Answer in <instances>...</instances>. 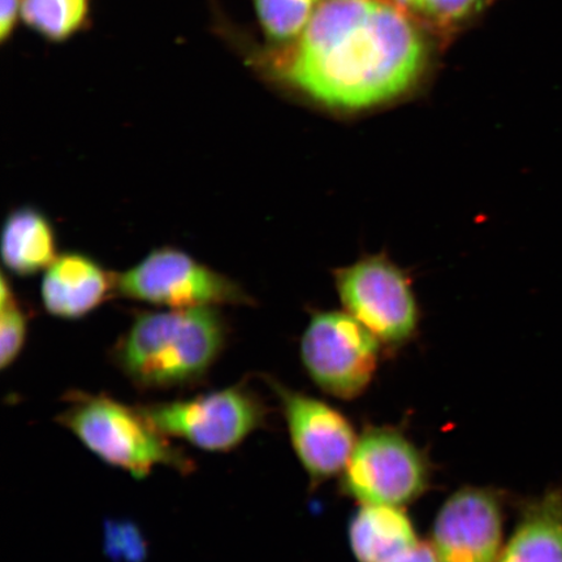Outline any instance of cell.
Wrapping results in <instances>:
<instances>
[{"instance_id": "cell-1", "label": "cell", "mask_w": 562, "mask_h": 562, "mask_svg": "<svg viewBox=\"0 0 562 562\" xmlns=\"http://www.w3.org/2000/svg\"><path fill=\"white\" fill-rule=\"evenodd\" d=\"M426 61L424 37L396 7L322 0L276 72L323 109L360 114L409 93Z\"/></svg>"}, {"instance_id": "cell-2", "label": "cell", "mask_w": 562, "mask_h": 562, "mask_svg": "<svg viewBox=\"0 0 562 562\" xmlns=\"http://www.w3.org/2000/svg\"><path fill=\"white\" fill-rule=\"evenodd\" d=\"M228 327L215 306L143 313L112 357L116 368L143 391L186 389L205 381L226 348Z\"/></svg>"}, {"instance_id": "cell-3", "label": "cell", "mask_w": 562, "mask_h": 562, "mask_svg": "<svg viewBox=\"0 0 562 562\" xmlns=\"http://www.w3.org/2000/svg\"><path fill=\"white\" fill-rule=\"evenodd\" d=\"M56 422L108 465L137 480L159 467L191 474L194 462L168 441L140 412L114 397L82 391L69 392Z\"/></svg>"}, {"instance_id": "cell-4", "label": "cell", "mask_w": 562, "mask_h": 562, "mask_svg": "<svg viewBox=\"0 0 562 562\" xmlns=\"http://www.w3.org/2000/svg\"><path fill=\"white\" fill-rule=\"evenodd\" d=\"M344 311L362 323L383 347L396 349L416 337L420 308L413 280L385 252L367 255L334 271Z\"/></svg>"}, {"instance_id": "cell-5", "label": "cell", "mask_w": 562, "mask_h": 562, "mask_svg": "<svg viewBox=\"0 0 562 562\" xmlns=\"http://www.w3.org/2000/svg\"><path fill=\"white\" fill-rule=\"evenodd\" d=\"M158 430L210 453H228L266 425L267 407L248 384L138 406Z\"/></svg>"}, {"instance_id": "cell-6", "label": "cell", "mask_w": 562, "mask_h": 562, "mask_svg": "<svg viewBox=\"0 0 562 562\" xmlns=\"http://www.w3.org/2000/svg\"><path fill=\"white\" fill-rule=\"evenodd\" d=\"M382 344L346 311H316L301 339L302 364L323 392L353 400L378 370Z\"/></svg>"}, {"instance_id": "cell-7", "label": "cell", "mask_w": 562, "mask_h": 562, "mask_svg": "<svg viewBox=\"0 0 562 562\" xmlns=\"http://www.w3.org/2000/svg\"><path fill=\"white\" fill-rule=\"evenodd\" d=\"M430 477L425 454L404 434L374 427L358 438L342 472L341 490L361 504L403 508L424 494Z\"/></svg>"}, {"instance_id": "cell-8", "label": "cell", "mask_w": 562, "mask_h": 562, "mask_svg": "<svg viewBox=\"0 0 562 562\" xmlns=\"http://www.w3.org/2000/svg\"><path fill=\"white\" fill-rule=\"evenodd\" d=\"M122 296L168 308L241 304L249 301L235 281L186 251L160 248L116 281Z\"/></svg>"}, {"instance_id": "cell-9", "label": "cell", "mask_w": 562, "mask_h": 562, "mask_svg": "<svg viewBox=\"0 0 562 562\" xmlns=\"http://www.w3.org/2000/svg\"><path fill=\"white\" fill-rule=\"evenodd\" d=\"M279 398L294 453L312 483L342 474L357 445L349 419L334 406L267 381Z\"/></svg>"}, {"instance_id": "cell-10", "label": "cell", "mask_w": 562, "mask_h": 562, "mask_svg": "<svg viewBox=\"0 0 562 562\" xmlns=\"http://www.w3.org/2000/svg\"><path fill=\"white\" fill-rule=\"evenodd\" d=\"M504 521L501 492L461 488L442 504L430 544L440 562H497L504 546Z\"/></svg>"}, {"instance_id": "cell-11", "label": "cell", "mask_w": 562, "mask_h": 562, "mask_svg": "<svg viewBox=\"0 0 562 562\" xmlns=\"http://www.w3.org/2000/svg\"><path fill=\"white\" fill-rule=\"evenodd\" d=\"M110 273L80 252L58 256L45 272L41 297L48 314L80 319L100 307L112 290Z\"/></svg>"}, {"instance_id": "cell-12", "label": "cell", "mask_w": 562, "mask_h": 562, "mask_svg": "<svg viewBox=\"0 0 562 562\" xmlns=\"http://www.w3.org/2000/svg\"><path fill=\"white\" fill-rule=\"evenodd\" d=\"M497 562H562V487L522 504Z\"/></svg>"}, {"instance_id": "cell-13", "label": "cell", "mask_w": 562, "mask_h": 562, "mask_svg": "<svg viewBox=\"0 0 562 562\" xmlns=\"http://www.w3.org/2000/svg\"><path fill=\"white\" fill-rule=\"evenodd\" d=\"M348 533L358 562H386L419 542L412 519L392 505L362 504Z\"/></svg>"}, {"instance_id": "cell-14", "label": "cell", "mask_w": 562, "mask_h": 562, "mask_svg": "<svg viewBox=\"0 0 562 562\" xmlns=\"http://www.w3.org/2000/svg\"><path fill=\"white\" fill-rule=\"evenodd\" d=\"M2 258L18 277H31L48 267L56 255L55 229L42 211L27 206L7 216L2 232Z\"/></svg>"}, {"instance_id": "cell-15", "label": "cell", "mask_w": 562, "mask_h": 562, "mask_svg": "<svg viewBox=\"0 0 562 562\" xmlns=\"http://www.w3.org/2000/svg\"><path fill=\"white\" fill-rule=\"evenodd\" d=\"M90 0H23L24 23L48 42H66L87 25Z\"/></svg>"}, {"instance_id": "cell-16", "label": "cell", "mask_w": 562, "mask_h": 562, "mask_svg": "<svg viewBox=\"0 0 562 562\" xmlns=\"http://www.w3.org/2000/svg\"><path fill=\"white\" fill-rule=\"evenodd\" d=\"M262 30L276 44H293L322 0H252Z\"/></svg>"}, {"instance_id": "cell-17", "label": "cell", "mask_w": 562, "mask_h": 562, "mask_svg": "<svg viewBox=\"0 0 562 562\" xmlns=\"http://www.w3.org/2000/svg\"><path fill=\"white\" fill-rule=\"evenodd\" d=\"M27 336V318L9 280L3 276L0 291V367L16 362Z\"/></svg>"}, {"instance_id": "cell-18", "label": "cell", "mask_w": 562, "mask_h": 562, "mask_svg": "<svg viewBox=\"0 0 562 562\" xmlns=\"http://www.w3.org/2000/svg\"><path fill=\"white\" fill-rule=\"evenodd\" d=\"M104 552L115 562H143L146 540L138 527L130 521L105 524Z\"/></svg>"}, {"instance_id": "cell-19", "label": "cell", "mask_w": 562, "mask_h": 562, "mask_svg": "<svg viewBox=\"0 0 562 562\" xmlns=\"http://www.w3.org/2000/svg\"><path fill=\"white\" fill-rule=\"evenodd\" d=\"M405 9L437 23H453L481 9L483 0H396Z\"/></svg>"}, {"instance_id": "cell-20", "label": "cell", "mask_w": 562, "mask_h": 562, "mask_svg": "<svg viewBox=\"0 0 562 562\" xmlns=\"http://www.w3.org/2000/svg\"><path fill=\"white\" fill-rule=\"evenodd\" d=\"M23 12V0H2L0 5V42L5 44L15 32Z\"/></svg>"}, {"instance_id": "cell-21", "label": "cell", "mask_w": 562, "mask_h": 562, "mask_svg": "<svg viewBox=\"0 0 562 562\" xmlns=\"http://www.w3.org/2000/svg\"><path fill=\"white\" fill-rule=\"evenodd\" d=\"M386 562H440L430 543H420Z\"/></svg>"}]
</instances>
